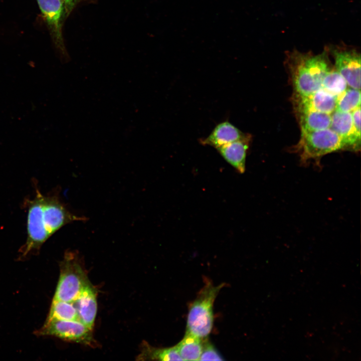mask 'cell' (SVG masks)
<instances>
[{
	"label": "cell",
	"instance_id": "cell-16",
	"mask_svg": "<svg viewBox=\"0 0 361 361\" xmlns=\"http://www.w3.org/2000/svg\"><path fill=\"white\" fill-rule=\"evenodd\" d=\"M204 339L186 332L183 339L175 345L183 360H199Z\"/></svg>",
	"mask_w": 361,
	"mask_h": 361
},
{
	"label": "cell",
	"instance_id": "cell-20",
	"mask_svg": "<svg viewBox=\"0 0 361 361\" xmlns=\"http://www.w3.org/2000/svg\"><path fill=\"white\" fill-rule=\"evenodd\" d=\"M224 359L214 345L208 340V337L203 341V348L199 360H224Z\"/></svg>",
	"mask_w": 361,
	"mask_h": 361
},
{
	"label": "cell",
	"instance_id": "cell-4",
	"mask_svg": "<svg viewBox=\"0 0 361 361\" xmlns=\"http://www.w3.org/2000/svg\"><path fill=\"white\" fill-rule=\"evenodd\" d=\"M90 282L76 253L68 252L60 264V276L53 300L73 302Z\"/></svg>",
	"mask_w": 361,
	"mask_h": 361
},
{
	"label": "cell",
	"instance_id": "cell-10",
	"mask_svg": "<svg viewBox=\"0 0 361 361\" xmlns=\"http://www.w3.org/2000/svg\"><path fill=\"white\" fill-rule=\"evenodd\" d=\"M337 97L323 88L307 96L294 94L296 112L314 111L331 114L336 109Z\"/></svg>",
	"mask_w": 361,
	"mask_h": 361
},
{
	"label": "cell",
	"instance_id": "cell-19",
	"mask_svg": "<svg viewBox=\"0 0 361 361\" xmlns=\"http://www.w3.org/2000/svg\"><path fill=\"white\" fill-rule=\"evenodd\" d=\"M322 88L338 97L347 88V84L344 77L335 69H330L323 80Z\"/></svg>",
	"mask_w": 361,
	"mask_h": 361
},
{
	"label": "cell",
	"instance_id": "cell-3",
	"mask_svg": "<svg viewBox=\"0 0 361 361\" xmlns=\"http://www.w3.org/2000/svg\"><path fill=\"white\" fill-rule=\"evenodd\" d=\"M224 286L207 281L190 306L186 332L202 339L208 337L213 327L214 303Z\"/></svg>",
	"mask_w": 361,
	"mask_h": 361
},
{
	"label": "cell",
	"instance_id": "cell-1",
	"mask_svg": "<svg viewBox=\"0 0 361 361\" xmlns=\"http://www.w3.org/2000/svg\"><path fill=\"white\" fill-rule=\"evenodd\" d=\"M27 239L22 256L39 250L55 233L65 225L83 217L70 212L56 196H45L38 190L28 202Z\"/></svg>",
	"mask_w": 361,
	"mask_h": 361
},
{
	"label": "cell",
	"instance_id": "cell-15",
	"mask_svg": "<svg viewBox=\"0 0 361 361\" xmlns=\"http://www.w3.org/2000/svg\"><path fill=\"white\" fill-rule=\"evenodd\" d=\"M297 114L301 131H311L330 127L331 114L314 111H300Z\"/></svg>",
	"mask_w": 361,
	"mask_h": 361
},
{
	"label": "cell",
	"instance_id": "cell-18",
	"mask_svg": "<svg viewBox=\"0 0 361 361\" xmlns=\"http://www.w3.org/2000/svg\"><path fill=\"white\" fill-rule=\"evenodd\" d=\"M360 90L352 88H347L337 97L335 110L344 112H351L360 107Z\"/></svg>",
	"mask_w": 361,
	"mask_h": 361
},
{
	"label": "cell",
	"instance_id": "cell-9",
	"mask_svg": "<svg viewBox=\"0 0 361 361\" xmlns=\"http://www.w3.org/2000/svg\"><path fill=\"white\" fill-rule=\"evenodd\" d=\"M341 138L342 149L357 151L360 148V134L353 124L351 112L335 110L331 114L329 127Z\"/></svg>",
	"mask_w": 361,
	"mask_h": 361
},
{
	"label": "cell",
	"instance_id": "cell-8",
	"mask_svg": "<svg viewBox=\"0 0 361 361\" xmlns=\"http://www.w3.org/2000/svg\"><path fill=\"white\" fill-rule=\"evenodd\" d=\"M37 1L54 41L65 56L62 26L64 18L66 16L63 3L61 0Z\"/></svg>",
	"mask_w": 361,
	"mask_h": 361
},
{
	"label": "cell",
	"instance_id": "cell-17",
	"mask_svg": "<svg viewBox=\"0 0 361 361\" xmlns=\"http://www.w3.org/2000/svg\"><path fill=\"white\" fill-rule=\"evenodd\" d=\"M47 319L79 320L78 312L73 302L52 300Z\"/></svg>",
	"mask_w": 361,
	"mask_h": 361
},
{
	"label": "cell",
	"instance_id": "cell-6",
	"mask_svg": "<svg viewBox=\"0 0 361 361\" xmlns=\"http://www.w3.org/2000/svg\"><path fill=\"white\" fill-rule=\"evenodd\" d=\"M92 330L79 320L47 319L43 326L35 333L38 336H52L93 346L95 345V340Z\"/></svg>",
	"mask_w": 361,
	"mask_h": 361
},
{
	"label": "cell",
	"instance_id": "cell-12",
	"mask_svg": "<svg viewBox=\"0 0 361 361\" xmlns=\"http://www.w3.org/2000/svg\"><path fill=\"white\" fill-rule=\"evenodd\" d=\"M250 136V134L243 133L231 123L226 121L216 125L208 137L201 139L200 142L217 148Z\"/></svg>",
	"mask_w": 361,
	"mask_h": 361
},
{
	"label": "cell",
	"instance_id": "cell-14",
	"mask_svg": "<svg viewBox=\"0 0 361 361\" xmlns=\"http://www.w3.org/2000/svg\"><path fill=\"white\" fill-rule=\"evenodd\" d=\"M137 360H183L175 346L170 347H156L143 341Z\"/></svg>",
	"mask_w": 361,
	"mask_h": 361
},
{
	"label": "cell",
	"instance_id": "cell-5",
	"mask_svg": "<svg viewBox=\"0 0 361 361\" xmlns=\"http://www.w3.org/2000/svg\"><path fill=\"white\" fill-rule=\"evenodd\" d=\"M301 160L316 159L325 154L342 149L340 137L330 128L311 131H301L296 147Z\"/></svg>",
	"mask_w": 361,
	"mask_h": 361
},
{
	"label": "cell",
	"instance_id": "cell-11",
	"mask_svg": "<svg viewBox=\"0 0 361 361\" xmlns=\"http://www.w3.org/2000/svg\"><path fill=\"white\" fill-rule=\"evenodd\" d=\"M97 294L96 288L90 282L73 302L77 309L79 320L92 329L93 328L97 314Z\"/></svg>",
	"mask_w": 361,
	"mask_h": 361
},
{
	"label": "cell",
	"instance_id": "cell-2",
	"mask_svg": "<svg viewBox=\"0 0 361 361\" xmlns=\"http://www.w3.org/2000/svg\"><path fill=\"white\" fill-rule=\"evenodd\" d=\"M286 64L295 95L307 96L322 88L323 80L330 69L325 49L321 54L297 50L289 52Z\"/></svg>",
	"mask_w": 361,
	"mask_h": 361
},
{
	"label": "cell",
	"instance_id": "cell-13",
	"mask_svg": "<svg viewBox=\"0 0 361 361\" xmlns=\"http://www.w3.org/2000/svg\"><path fill=\"white\" fill-rule=\"evenodd\" d=\"M251 136L235 141L216 148L222 156L238 171L243 173L245 170L247 152Z\"/></svg>",
	"mask_w": 361,
	"mask_h": 361
},
{
	"label": "cell",
	"instance_id": "cell-7",
	"mask_svg": "<svg viewBox=\"0 0 361 361\" xmlns=\"http://www.w3.org/2000/svg\"><path fill=\"white\" fill-rule=\"evenodd\" d=\"M333 57L335 69L350 88L360 89V55L355 49L331 46L326 48Z\"/></svg>",
	"mask_w": 361,
	"mask_h": 361
},
{
	"label": "cell",
	"instance_id": "cell-21",
	"mask_svg": "<svg viewBox=\"0 0 361 361\" xmlns=\"http://www.w3.org/2000/svg\"><path fill=\"white\" fill-rule=\"evenodd\" d=\"M63 4L66 16L67 17L81 0H61Z\"/></svg>",
	"mask_w": 361,
	"mask_h": 361
}]
</instances>
